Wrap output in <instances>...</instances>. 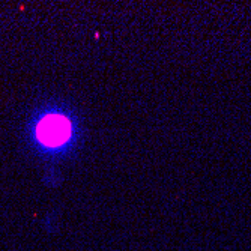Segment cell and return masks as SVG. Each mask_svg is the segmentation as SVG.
I'll return each instance as SVG.
<instances>
[{
  "label": "cell",
  "mask_w": 251,
  "mask_h": 251,
  "mask_svg": "<svg viewBox=\"0 0 251 251\" xmlns=\"http://www.w3.org/2000/svg\"><path fill=\"white\" fill-rule=\"evenodd\" d=\"M71 124L62 116L45 118L38 126V139L47 146H59L68 140Z\"/></svg>",
  "instance_id": "obj_1"
}]
</instances>
